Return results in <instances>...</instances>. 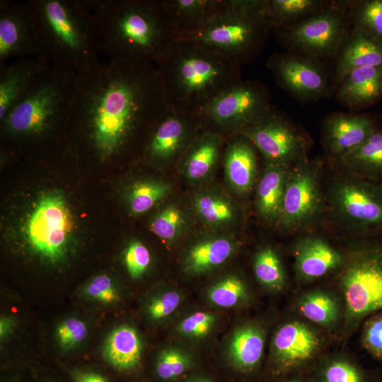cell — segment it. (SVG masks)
I'll use <instances>...</instances> for the list:
<instances>
[{"mask_svg": "<svg viewBox=\"0 0 382 382\" xmlns=\"http://www.w3.org/2000/svg\"><path fill=\"white\" fill-rule=\"evenodd\" d=\"M170 105L155 64L109 60L76 74L69 127L105 159L150 134Z\"/></svg>", "mask_w": 382, "mask_h": 382, "instance_id": "6da1fadb", "label": "cell"}, {"mask_svg": "<svg viewBox=\"0 0 382 382\" xmlns=\"http://www.w3.org/2000/svg\"><path fill=\"white\" fill-rule=\"evenodd\" d=\"M110 60L156 65L177 39L160 0H82Z\"/></svg>", "mask_w": 382, "mask_h": 382, "instance_id": "7a4b0ae2", "label": "cell"}, {"mask_svg": "<svg viewBox=\"0 0 382 382\" xmlns=\"http://www.w3.org/2000/svg\"><path fill=\"white\" fill-rule=\"evenodd\" d=\"M39 55L51 65L83 72L100 62L97 27L82 1H26Z\"/></svg>", "mask_w": 382, "mask_h": 382, "instance_id": "3957f363", "label": "cell"}, {"mask_svg": "<svg viewBox=\"0 0 382 382\" xmlns=\"http://www.w3.org/2000/svg\"><path fill=\"white\" fill-rule=\"evenodd\" d=\"M170 105L198 114L219 93L242 79L241 66L194 42L176 39L156 65Z\"/></svg>", "mask_w": 382, "mask_h": 382, "instance_id": "277c9868", "label": "cell"}, {"mask_svg": "<svg viewBox=\"0 0 382 382\" xmlns=\"http://www.w3.org/2000/svg\"><path fill=\"white\" fill-rule=\"evenodd\" d=\"M76 74L50 66L0 120L4 134L38 141L69 127Z\"/></svg>", "mask_w": 382, "mask_h": 382, "instance_id": "5b68a950", "label": "cell"}, {"mask_svg": "<svg viewBox=\"0 0 382 382\" xmlns=\"http://www.w3.org/2000/svg\"><path fill=\"white\" fill-rule=\"evenodd\" d=\"M272 28L264 13V0H224L221 11L187 40L228 58L240 66L261 52Z\"/></svg>", "mask_w": 382, "mask_h": 382, "instance_id": "8992f818", "label": "cell"}, {"mask_svg": "<svg viewBox=\"0 0 382 382\" xmlns=\"http://www.w3.org/2000/svg\"><path fill=\"white\" fill-rule=\"evenodd\" d=\"M340 270L344 334L350 335L361 322L382 311V236L357 238Z\"/></svg>", "mask_w": 382, "mask_h": 382, "instance_id": "52a82bcc", "label": "cell"}, {"mask_svg": "<svg viewBox=\"0 0 382 382\" xmlns=\"http://www.w3.org/2000/svg\"><path fill=\"white\" fill-rule=\"evenodd\" d=\"M342 173L325 190L327 212L356 238L382 236V183Z\"/></svg>", "mask_w": 382, "mask_h": 382, "instance_id": "ba28073f", "label": "cell"}, {"mask_svg": "<svg viewBox=\"0 0 382 382\" xmlns=\"http://www.w3.org/2000/svg\"><path fill=\"white\" fill-rule=\"evenodd\" d=\"M350 29L345 0H332L320 12L273 31L286 52L325 62L335 59Z\"/></svg>", "mask_w": 382, "mask_h": 382, "instance_id": "9c48e42d", "label": "cell"}, {"mask_svg": "<svg viewBox=\"0 0 382 382\" xmlns=\"http://www.w3.org/2000/svg\"><path fill=\"white\" fill-rule=\"evenodd\" d=\"M271 101L265 85L242 79L219 93L198 115L203 127L228 137L239 133L272 106Z\"/></svg>", "mask_w": 382, "mask_h": 382, "instance_id": "30bf717a", "label": "cell"}, {"mask_svg": "<svg viewBox=\"0 0 382 382\" xmlns=\"http://www.w3.org/2000/svg\"><path fill=\"white\" fill-rule=\"evenodd\" d=\"M323 161H302L291 167L288 178L282 215L277 228L286 233L303 231L327 211L322 185Z\"/></svg>", "mask_w": 382, "mask_h": 382, "instance_id": "8fae6325", "label": "cell"}, {"mask_svg": "<svg viewBox=\"0 0 382 382\" xmlns=\"http://www.w3.org/2000/svg\"><path fill=\"white\" fill-rule=\"evenodd\" d=\"M238 134L253 143L265 164L294 166L308 158L311 145L307 134L273 105Z\"/></svg>", "mask_w": 382, "mask_h": 382, "instance_id": "7c38bea8", "label": "cell"}, {"mask_svg": "<svg viewBox=\"0 0 382 382\" xmlns=\"http://www.w3.org/2000/svg\"><path fill=\"white\" fill-rule=\"evenodd\" d=\"M73 230V219L64 197L58 193L41 197L25 227L31 252L50 263L64 260Z\"/></svg>", "mask_w": 382, "mask_h": 382, "instance_id": "4fadbf2b", "label": "cell"}, {"mask_svg": "<svg viewBox=\"0 0 382 382\" xmlns=\"http://www.w3.org/2000/svg\"><path fill=\"white\" fill-rule=\"evenodd\" d=\"M266 67L281 88L301 104L316 102L332 93L331 75L323 62L286 51L271 55Z\"/></svg>", "mask_w": 382, "mask_h": 382, "instance_id": "5bb4252c", "label": "cell"}, {"mask_svg": "<svg viewBox=\"0 0 382 382\" xmlns=\"http://www.w3.org/2000/svg\"><path fill=\"white\" fill-rule=\"evenodd\" d=\"M202 128L198 114L178 110L170 105L150 132L144 152L148 158L160 163L180 161Z\"/></svg>", "mask_w": 382, "mask_h": 382, "instance_id": "9a60e30c", "label": "cell"}, {"mask_svg": "<svg viewBox=\"0 0 382 382\" xmlns=\"http://www.w3.org/2000/svg\"><path fill=\"white\" fill-rule=\"evenodd\" d=\"M323 340L315 328L293 319L282 324L272 342V360L279 374L294 373L315 361L321 352Z\"/></svg>", "mask_w": 382, "mask_h": 382, "instance_id": "2e32d148", "label": "cell"}, {"mask_svg": "<svg viewBox=\"0 0 382 382\" xmlns=\"http://www.w3.org/2000/svg\"><path fill=\"white\" fill-rule=\"evenodd\" d=\"M382 128V115L334 112L321 126V141L327 158L336 164L375 132Z\"/></svg>", "mask_w": 382, "mask_h": 382, "instance_id": "e0dca14e", "label": "cell"}, {"mask_svg": "<svg viewBox=\"0 0 382 382\" xmlns=\"http://www.w3.org/2000/svg\"><path fill=\"white\" fill-rule=\"evenodd\" d=\"M39 55L33 23L25 2L0 1V66Z\"/></svg>", "mask_w": 382, "mask_h": 382, "instance_id": "ac0fdd59", "label": "cell"}, {"mask_svg": "<svg viewBox=\"0 0 382 382\" xmlns=\"http://www.w3.org/2000/svg\"><path fill=\"white\" fill-rule=\"evenodd\" d=\"M294 271L299 281L311 282L340 269L345 255L326 238L314 234L301 235L293 245Z\"/></svg>", "mask_w": 382, "mask_h": 382, "instance_id": "d6986e66", "label": "cell"}, {"mask_svg": "<svg viewBox=\"0 0 382 382\" xmlns=\"http://www.w3.org/2000/svg\"><path fill=\"white\" fill-rule=\"evenodd\" d=\"M50 66L40 55L14 59L0 66V120Z\"/></svg>", "mask_w": 382, "mask_h": 382, "instance_id": "ffe728a7", "label": "cell"}, {"mask_svg": "<svg viewBox=\"0 0 382 382\" xmlns=\"http://www.w3.org/2000/svg\"><path fill=\"white\" fill-rule=\"evenodd\" d=\"M382 66V41L367 36L351 28L335 58L331 74V89H335L351 71Z\"/></svg>", "mask_w": 382, "mask_h": 382, "instance_id": "44dd1931", "label": "cell"}, {"mask_svg": "<svg viewBox=\"0 0 382 382\" xmlns=\"http://www.w3.org/2000/svg\"><path fill=\"white\" fill-rule=\"evenodd\" d=\"M224 153L226 178L230 187L236 194L249 193L257 180V149L245 136L236 134L230 136Z\"/></svg>", "mask_w": 382, "mask_h": 382, "instance_id": "7402d4cb", "label": "cell"}, {"mask_svg": "<svg viewBox=\"0 0 382 382\" xmlns=\"http://www.w3.org/2000/svg\"><path fill=\"white\" fill-rule=\"evenodd\" d=\"M334 93L337 102L352 112L374 105L382 100V66L351 71Z\"/></svg>", "mask_w": 382, "mask_h": 382, "instance_id": "603a6c76", "label": "cell"}, {"mask_svg": "<svg viewBox=\"0 0 382 382\" xmlns=\"http://www.w3.org/2000/svg\"><path fill=\"white\" fill-rule=\"evenodd\" d=\"M177 39L205 26L222 8L224 0H160Z\"/></svg>", "mask_w": 382, "mask_h": 382, "instance_id": "cb8c5ba5", "label": "cell"}, {"mask_svg": "<svg viewBox=\"0 0 382 382\" xmlns=\"http://www.w3.org/2000/svg\"><path fill=\"white\" fill-rule=\"evenodd\" d=\"M226 139L216 130L207 127L200 130L180 161L187 180L200 182L212 173L221 157Z\"/></svg>", "mask_w": 382, "mask_h": 382, "instance_id": "d4e9b609", "label": "cell"}, {"mask_svg": "<svg viewBox=\"0 0 382 382\" xmlns=\"http://www.w3.org/2000/svg\"><path fill=\"white\" fill-rule=\"evenodd\" d=\"M292 166L266 164L255 193V208L267 224L277 226L279 221L286 183Z\"/></svg>", "mask_w": 382, "mask_h": 382, "instance_id": "484cf974", "label": "cell"}, {"mask_svg": "<svg viewBox=\"0 0 382 382\" xmlns=\"http://www.w3.org/2000/svg\"><path fill=\"white\" fill-rule=\"evenodd\" d=\"M335 165L349 174L382 183V128Z\"/></svg>", "mask_w": 382, "mask_h": 382, "instance_id": "4316f807", "label": "cell"}, {"mask_svg": "<svg viewBox=\"0 0 382 382\" xmlns=\"http://www.w3.org/2000/svg\"><path fill=\"white\" fill-rule=\"evenodd\" d=\"M265 342V332L260 325L248 323L238 328L229 345L232 364L243 373L253 371L262 358Z\"/></svg>", "mask_w": 382, "mask_h": 382, "instance_id": "83f0119b", "label": "cell"}, {"mask_svg": "<svg viewBox=\"0 0 382 382\" xmlns=\"http://www.w3.org/2000/svg\"><path fill=\"white\" fill-rule=\"evenodd\" d=\"M141 350V342L137 330L123 325L115 328L108 336L103 355L115 369L129 371L139 364Z\"/></svg>", "mask_w": 382, "mask_h": 382, "instance_id": "f1b7e54d", "label": "cell"}, {"mask_svg": "<svg viewBox=\"0 0 382 382\" xmlns=\"http://www.w3.org/2000/svg\"><path fill=\"white\" fill-rule=\"evenodd\" d=\"M235 247L234 241L224 236L202 240L187 251L185 269L192 274L208 272L224 264L232 255Z\"/></svg>", "mask_w": 382, "mask_h": 382, "instance_id": "f546056e", "label": "cell"}, {"mask_svg": "<svg viewBox=\"0 0 382 382\" xmlns=\"http://www.w3.org/2000/svg\"><path fill=\"white\" fill-rule=\"evenodd\" d=\"M329 0H264V13L272 30L303 21L325 8Z\"/></svg>", "mask_w": 382, "mask_h": 382, "instance_id": "4dcf8cb0", "label": "cell"}, {"mask_svg": "<svg viewBox=\"0 0 382 382\" xmlns=\"http://www.w3.org/2000/svg\"><path fill=\"white\" fill-rule=\"evenodd\" d=\"M298 308L305 318L326 329L335 328L342 313L339 300L332 294L320 289L303 294L298 301Z\"/></svg>", "mask_w": 382, "mask_h": 382, "instance_id": "1f68e13d", "label": "cell"}, {"mask_svg": "<svg viewBox=\"0 0 382 382\" xmlns=\"http://www.w3.org/2000/svg\"><path fill=\"white\" fill-rule=\"evenodd\" d=\"M195 209L208 226L221 228L235 222L238 212L231 200L216 192H202L193 200Z\"/></svg>", "mask_w": 382, "mask_h": 382, "instance_id": "d6a6232c", "label": "cell"}, {"mask_svg": "<svg viewBox=\"0 0 382 382\" xmlns=\"http://www.w3.org/2000/svg\"><path fill=\"white\" fill-rule=\"evenodd\" d=\"M314 379L315 382H372V374L347 357L332 355L317 365Z\"/></svg>", "mask_w": 382, "mask_h": 382, "instance_id": "836d02e7", "label": "cell"}, {"mask_svg": "<svg viewBox=\"0 0 382 382\" xmlns=\"http://www.w3.org/2000/svg\"><path fill=\"white\" fill-rule=\"evenodd\" d=\"M351 28L382 41V0H345Z\"/></svg>", "mask_w": 382, "mask_h": 382, "instance_id": "e575fe53", "label": "cell"}, {"mask_svg": "<svg viewBox=\"0 0 382 382\" xmlns=\"http://www.w3.org/2000/svg\"><path fill=\"white\" fill-rule=\"evenodd\" d=\"M253 270L257 281L269 289L280 291L286 284V276L282 262L272 246H263L257 252Z\"/></svg>", "mask_w": 382, "mask_h": 382, "instance_id": "d590c367", "label": "cell"}, {"mask_svg": "<svg viewBox=\"0 0 382 382\" xmlns=\"http://www.w3.org/2000/svg\"><path fill=\"white\" fill-rule=\"evenodd\" d=\"M168 183L158 180H142L133 185L128 194V204L134 214H141L165 199L170 192Z\"/></svg>", "mask_w": 382, "mask_h": 382, "instance_id": "8d00e7d4", "label": "cell"}, {"mask_svg": "<svg viewBox=\"0 0 382 382\" xmlns=\"http://www.w3.org/2000/svg\"><path fill=\"white\" fill-rule=\"evenodd\" d=\"M208 298L216 306L231 308L247 299V287L240 277L235 275L228 276L209 289Z\"/></svg>", "mask_w": 382, "mask_h": 382, "instance_id": "74e56055", "label": "cell"}, {"mask_svg": "<svg viewBox=\"0 0 382 382\" xmlns=\"http://www.w3.org/2000/svg\"><path fill=\"white\" fill-rule=\"evenodd\" d=\"M185 225L183 211L173 204L165 207L154 217L151 231L162 240L173 241L182 234Z\"/></svg>", "mask_w": 382, "mask_h": 382, "instance_id": "f35d334b", "label": "cell"}, {"mask_svg": "<svg viewBox=\"0 0 382 382\" xmlns=\"http://www.w3.org/2000/svg\"><path fill=\"white\" fill-rule=\"evenodd\" d=\"M190 357L181 350L170 348L159 354L156 364L157 376L163 381H172L183 375L191 366Z\"/></svg>", "mask_w": 382, "mask_h": 382, "instance_id": "ab89813d", "label": "cell"}, {"mask_svg": "<svg viewBox=\"0 0 382 382\" xmlns=\"http://www.w3.org/2000/svg\"><path fill=\"white\" fill-rule=\"evenodd\" d=\"M361 344L374 359L382 364V311L372 314L365 320Z\"/></svg>", "mask_w": 382, "mask_h": 382, "instance_id": "60d3db41", "label": "cell"}, {"mask_svg": "<svg viewBox=\"0 0 382 382\" xmlns=\"http://www.w3.org/2000/svg\"><path fill=\"white\" fill-rule=\"evenodd\" d=\"M125 262L132 279L140 277L151 263L148 248L138 241H132L125 253Z\"/></svg>", "mask_w": 382, "mask_h": 382, "instance_id": "b9f144b4", "label": "cell"}, {"mask_svg": "<svg viewBox=\"0 0 382 382\" xmlns=\"http://www.w3.org/2000/svg\"><path fill=\"white\" fill-rule=\"evenodd\" d=\"M87 333V327L83 321L75 318L62 321L56 332L59 344L64 349H70L79 345L84 340Z\"/></svg>", "mask_w": 382, "mask_h": 382, "instance_id": "7bdbcfd3", "label": "cell"}, {"mask_svg": "<svg viewBox=\"0 0 382 382\" xmlns=\"http://www.w3.org/2000/svg\"><path fill=\"white\" fill-rule=\"evenodd\" d=\"M84 294L88 298L103 303H112L118 298V291L112 279L105 274L93 279L85 287Z\"/></svg>", "mask_w": 382, "mask_h": 382, "instance_id": "ee69618b", "label": "cell"}, {"mask_svg": "<svg viewBox=\"0 0 382 382\" xmlns=\"http://www.w3.org/2000/svg\"><path fill=\"white\" fill-rule=\"evenodd\" d=\"M180 294L175 291H167L154 297L147 306L151 319L159 320L171 315L179 306Z\"/></svg>", "mask_w": 382, "mask_h": 382, "instance_id": "f6af8a7d", "label": "cell"}, {"mask_svg": "<svg viewBox=\"0 0 382 382\" xmlns=\"http://www.w3.org/2000/svg\"><path fill=\"white\" fill-rule=\"evenodd\" d=\"M215 323L214 315L197 312L183 319L178 327L180 333L191 337L205 336Z\"/></svg>", "mask_w": 382, "mask_h": 382, "instance_id": "bcb514c9", "label": "cell"}, {"mask_svg": "<svg viewBox=\"0 0 382 382\" xmlns=\"http://www.w3.org/2000/svg\"><path fill=\"white\" fill-rule=\"evenodd\" d=\"M71 375L76 382H108L102 375L91 371L76 370Z\"/></svg>", "mask_w": 382, "mask_h": 382, "instance_id": "7dc6e473", "label": "cell"}, {"mask_svg": "<svg viewBox=\"0 0 382 382\" xmlns=\"http://www.w3.org/2000/svg\"><path fill=\"white\" fill-rule=\"evenodd\" d=\"M13 327V320L8 317H1L0 320V337L4 338L11 333Z\"/></svg>", "mask_w": 382, "mask_h": 382, "instance_id": "c3c4849f", "label": "cell"}, {"mask_svg": "<svg viewBox=\"0 0 382 382\" xmlns=\"http://www.w3.org/2000/svg\"><path fill=\"white\" fill-rule=\"evenodd\" d=\"M372 382H382V369L372 374Z\"/></svg>", "mask_w": 382, "mask_h": 382, "instance_id": "681fc988", "label": "cell"}, {"mask_svg": "<svg viewBox=\"0 0 382 382\" xmlns=\"http://www.w3.org/2000/svg\"><path fill=\"white\" fill-rule=\"evenodd\" d=\"M187 382H214V381L207 378H197Z\"/></svg>", "mask_w": 382, "mask_h": 382, "instance_id": "f907efd6", "label": "cell"}, {"mask_svg": "<svg viewBox=\"0 0 382 382\" xmlns=\"http://www.w3.org/2000/svg\"><path fill=\"white\" fill-rule=\"evenodd\" d=\"M284 382H306V381L301 378H292L291 379L285 381Z\"/></svg>", "mask_w": 382, "mask_h": 382, "instance_id": "816d5d0a", "label": "cell"}]
</instances>
